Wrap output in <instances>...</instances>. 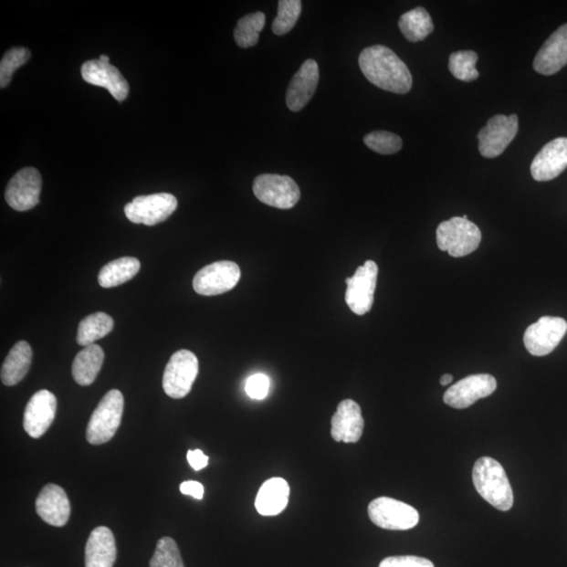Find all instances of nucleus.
<instances>
[{
  "mask_svg": "<svg viewBox=\"0 0 567 567\" xmlns=\"http://www.w3.org/2000/svg\"><path fill=\"white\" fill-rule=\"evenodd\" d=\"M150 567H185L178 545L173 538L160 539L151 559Z\"/></svg>",
  "mask_w": 567,
  "mask_h": 567,
  "instance_id": "nucleus-32",
  "label": "nucleus"
},
{
  "mask_svg": "<svg viewBox=\"0 0 567 567\" xmlns=\"http://www.w3.org/2000/svg\"><path fill=\"white\" fill-rule=\"evenodd\" d=\"M437 245L441 251H447L453 257H462L478 248L481 233L471 221L454 216L439 224L436 230Z\"/></svg>",
  "mask_w": 567,
  "mask_h": 567,
  "instance_id": "nucleus-4",
  "label": "nucleus"
},
{
  "mask_svg": "<svg viewBox=\"0 0 567 567\" xmlns=\"http://www.w3.org/2000/svg\"><path fill=\"white\" fill-rule=\"evenodd\" d=\"M377 276V265L370 260L360 266L352 278H346V303L353 313L363 315L373 308Z\"/></svg>",
  "mask_w": 567,
  "mask_h": 567,
  "instance_id": "nucleus-10",
  "label": "nucleus"
},
{
  "mask_svg": "<svg viewBox=\"0 0 567 567\" xmlns=\"http://www.w3.org/2000/svg\"><path fill=\"white\" fill-rule=\"evenodd\" d=\"M114 329V320L104 312H96L88 315L79 324L77 332L79 345L88 347L98 340L107 336Z\"/></svg>",
  "mask_w": 567,
  "mask_h": 567,
  "instance_id": "nucleus-28",
  "label": "nucleus"
},
{
  "mask_svg": "<svg viewBox=\"0 0 567 567\" xmlns=\"http://www.w3.org/2000/svg\"><path fill=\"white\" fill-rule=\"evenodd\" d=\"M518 129L520 119L517 115H497L489 119L478 134L481 155L488 159L500 156L513 142Z\"/></svg>",
  "mask_w": 567,
  "mask_h": 567,
  "instance_id": "nucleus-11",
  "label": "nucleus"
},
{
  "mask_svg": "<svg viewBox=\"0 0 567 567\" xmlns=\"http://www.w3.org/2000/svg\"><path fill=\"white\" fill-rule=\"evenodd\" d=\"M453 381V376L451 374H445L440 378L441 386H446V384L451 383Z\"/></svg>",
  "mask_w": 567,
  "mask_h": 567,
  "instance_id": "nucleus-39",
  "label": "nucleus"
},
{
  "mask_svg": "<svg viewBox=\"0 0 567 567\" xmlns=\"http://www.w3.org/2000/svg\"><path fill=\"white\" fill-rule=\"evenodd\" d=\"M142 264L136 257H123L104 265L98 276V282L103 289H113L135 278Z\"/></svg>",
  "mask_w": 567,
  "mask_h": 567,
  "instance_id": "nucleus-26",
  "label": "nucleus"
},
{
  "mask_svg": "<svg viewBox=\"0 0 567 567\" xmlns=\"http://www.w3.org/2000/svg\"><path fill=\"white\" fill-rule=\"evenodd\" d=\"M33 352L25 341L16 342L10 350L2 367V382L5 386H16L29 373Z\"/></svg>",
  "mask_w": 567,
  "mask_h": 567,
  "instance_id": "nucleus-24",
  "label": "nucleus"
},
{
  "mask_svg": "<svg viewBox=\"0 0 567 567\" xmlns=\"http://www.w3.org/2000/svg\"><path fill=\"white\" fill-rule=\"evenodd\" d=\"M360 68L374 86L395 94H407L412 88V75L405 63L389 47H369L359 58Z\"/></svg>",
  "mask_w": 567,
  "mask_h": 567,
  "instance_id": "nucleus-1",
  "label": "nucleus"
},
{
  "mask_svg": "<svg viewBox=\"0 0 567 567\" xmlns=\"http://www.w3.org/2000/svg\"><path fill=\"white\" fill-rule=\"evenodd\" d=\"M567 167V138L562 137L542 147L530 165L531 176L536 181L555 179Z\"/></svg>",
  "mask_w": 567,
  "mask_h": 567,
  "instance_id": "nucleus-17",
  "label": "nucleus"
},
{
  "mask_svg": "<svg viewBox=\"0 0 567 567\" xmlns=\"http://www.w3.org/2000/svg\"><path fill=\"white\" fill-rule=\"evenodd\" d=\"M269 386V378L260 373L250 376L245 389L250 398L261 401L268 395Z\"/></svg>",
  "mask_w": 567,
  "mask_h": 567,
  "instance_id": "nucleus-35",
  "label": "nucleus"
},
{
  "mask_svg": "<svg viewBox=\"0 0 567 567\" xmlns=\"http://www.w3.org/2000/svg\"><path fill=\"white\" fill-rule=\"evenodd\" d=\"M380 567H434V564L422 557L394 556L383 559Z\"/></svg>",
  "mask_w": 567,
  "mask_h": 567,
  "instance_id": "nucleus-36",
  "label": "nucleus"
},
{
  "mask_svg": "<svg viewBox=\"0 0 567 567\" xmlns=\"http://www.w3.org/2000/svg\"><path fill=\"white\" fill-rule=\"evenodd\" d=\"M103 361L104 352L100 345L93 344L84 347L76 355L73 362L72 375L74 381L84 387L92 384L100 373Z\"/></svg>",
  "mask_w": 567,
  "mask_h": 567,
  "instance_id": "nucleus-25",
  "label": "nucleus"
},
{
  "mask_svg": "<svg viewBox=\"0 0 567 567\" xmlns=\"http://www.w3.org/2000/svg\"><path fill=\"white\" fill-rule=\"evenodd\" d=\"M320 79L317 61L306 60L293 76L286 93L287 107L292 111H299L311 100L317 90Z\"/></svg>",
  "mask_w": 567,
  "mask_h": 567,
  "instance_id": "nucleus-19",
  "label": "nucleus"
},
{
  "mask_svg": "<svg viewBox=\"0 0 567 567\" xmlns=\"http://www.w3.org/2000/svg\"><path fill=\"white\" fill-rule=\"evenodd\" d=\"M37 512L46 523L56 528L66 525L71 515V504L65 489L59 486H46L37 499Z\"/></svg>",
  "mask_w": 567,
  "mask_h": 567,
  "instance_id": "nucleus-20",
  "label": "nucleus"
},
{
  "mask_svg": "<svg viewBox=\"0 0 567 567\" xmlns=\"http://www.w3.org/2000/svg\"><path fill=\"white\" fill-rule=\"evenodd\" d=\"M363 142L370 150L382 153V155H392V153L401 151L403 147L402 138L386 131L370 132L363 138Z\"/></svg>",
  "mask_w": 567,
  "mask_h": 567,
  "instance_id": "nucleus-34",
  "label": "nucleus"
},
{
  "mask_svg": "<svg viewBox=\"0 0 567 567\" xmlns=\"http://www.w3.org/2000/svg\"><path fill=\"white\" fill-rule=\"evenodd\" d=\"M368 515L371 521L383 530H407L419 522V514L415 508L389 497L371 501Z\"/></svg>",
  "mask_w": 567,
  "mask_h": 567,
  "instance_id": "nucleus-7",
  "label": "nucleus"
},
{
  "mask_svg": "<svg viewBox=\"0 0 567 567\" xmlns=\"http://www.w3.org/2000/svg\"><path fill=\"white\" fill-rule=\"evenodd\" d=\"M473 483L482 499L497 509L508 512L513 508V489L499 461L491 457H482L476 461Z\"/></svg>",
  "mask_w": 567,
  "mask_h": 567,
  "instance_id": "nucleus-2",
  "label": "nucleus"
},
{
  "mask_svg": "<svg viewBox=\"0 0 567 567\" xmlns=\"http://www.w3.org/2000/svg\"><path fill=\"white\" fill-rule=\"evenodd\" d=\"M365 422L359 404L352 399L340 403L331 419V436L338 443L355 444L362 438Z\"/></svg>",
  "mask_w": 567,
  "mask_h": 567,
  "instance_id": "nucleus-18",
  "label": "nucleus"
},
{
  "mask_svg": "<svg viewBox=\"0 0 567 567\" xmlns=\"http://www.w3.org/2000/svg\"><path fill=\"white\" fill-rule=\"evenodd\" d=\"M180 491L182 494L192 496L198 500L205 497V487L198 481L189 480L181 483Z\"/></svg>",
  "mask_w": 567,
  "mask_h": 567,
  "instance_id": "nucleus-37",
  "label": "nucleus"
},
{
  "mask_svg": "<svg viewBox=\"0 0 567 567\" xmlns=\"http://www.w3.org/2000/svg\"><path fill=\"white\" fill-rule=\"evenodd\" d=\"M178 207L174 195L166 193L139 195L124 207L126 218L135 224L147 226L164 222Z\"/></svg>",
  "mask_w": 567,
  "mask_h": 567,
  "instance_id": "nucleus-6",
  "label": "nucleus"
},
{
  "mask_svg": "<svg viewBox=\"0 0 567 567\" xmlns=\"http://www.w3.org/2000/svg\"><path fill=\"white\" fill-rule=\"evenodd\" d=\"M567 65V24L552 33L536 55L535 71L545 76L554 75Z\"/></svg>",
  "mask_w": 567,
  "mask_h": 567,
  "instance_id": "nucleus-21",
  "label": "nucleus"
},
{
  "mask_svg": "<svg viewBox=\"0 0 567 567\" xmlns=\"http://www.w3.org/2000/svg\"><path fill=\"white\" fill-rule=\"evenodd\" d=\"M187 460L194 471H200L208 466V457L201 450L188 451Z\"/></svg>",
  "mask_w": 567,
  "mask_h": 567,
  "instance_id": "nucleus-38",
  "label": "nucleus"
},
{
  "mask_svg": "<svg viewBox=\"0 0 567 567\" xmlns=\"http://www.w3.org/2000/svg\"><path fill=\"white\" fill-rule=\"evenodd\" d=\"M302 12V2L299 0H281L278 2V16L272 24V32L278 37L289 33Z\"/></svg>",
  "mask_w": 567,
  "mask_h": 567,
  "instance_id": "nucleus-31",
  "label": "nucleus"
},
{
  "mask_svg": "<svg viewBox=\"0 0 567 567\" xmlns=\"http://www.w3.org/2000/svg\"><path fill=\"white\" fill-rule=\"evenodd\" d=\"M478 55L473 51H459L452 53L449 59V68L455 79L471 82L478 79L479 73L476 68Z\"/></svg>",
  "mask_w": 567,
  "mask_h": 567,
  "instance_id": "nucleus-30",
  "label": "nucleus"
},
{
  "mask_svg": "<svg viewBox=\"0 0 567 567\" xmlns=\"http://www.w3.org/2000/svg\"><path fill=\"white\" fill-rule=\"evenodd\" d=\"M124 397L121 391L110 390L105 394L90 416L87 440L90 445L108 443L121 425Z\"/></svg>",
  "mask_w": 567,
  "mask_h": 567,
  "instance_id": "nucleus-3",
  "label": "nucleus"
},
{
  "mask_svg": "<svg viewBox=\"0 0 567 567\" xmlns=\"http://www.w3.org/2000/svg\"><path fill=\"white\" fill-rule=\"evenodd\" d=\"M117 548L114 534L107 527L90 533L86 546V567H114Z\"/></svg>",
  "mask_w": 567,
  "mask_h": 567,
  "instance_id": "nucleus-22",
  "label": "nucleus"
},
{
  "mask_svg": "<svg viewBox=\"0 0 567 567\" xmlns=\"http://www.w3.org/2000/svg\"><path fill=\"white\" fill-rule=\"evenodd\" d=\"M265 14L251 13L237 21L234 37L236 45L243 48L255 47L258 42V34L264 29Z\"/></svg>",
  "mask_w": 567,
  "mask_h": 567,
  "instance_id": "nucleus-29",
  "label": "nucleus"
},
{
  "mask_svg": "<svg viewBox=\"0 0 567 567\" xmlns=\"http://www.w3.org/2000/svg\"><path fill=\"white\" fill-rule=\"evenodd\" d=\"M41 186V174L37 168L26 167L10 180L5 201L17 212H26L38 205Z\"/></svg>",
  "mask_w": 567,
  "mask_h": 567,
  "instance_id": "nucleus-13",
  "label": "nucleus"
},
{
  "mask_svg": "<svg viewBox=\"0 0 567 567\" xmlns=\"http://www.w3.org/2000/svg\"><path fill=\"white\" fill-rule=\"evenodd\" d=\"M497 389L495 377L489 374H475L453 384L446 390L444 402L455 409L471 407L481 398L492 395Z\"/></svg>",
  "mask_w": 567,
  "mask_h": 567,
  "instance_id": "nucleus-14",
  "label": "nucleus"
},
{
  "mask_svg": "<svg viewBox=\"0 0 567 567\" xmlns=\"http://www.w3.org/2000/svg\"><path fill=\"white\" fill-rule=\"evenodd\" d=\"M566 332L565 320L542 317L525 331L524 346L531 355L545 356L554 352Z\"/></svg>",
  "mask_w": 567,
  "mask_h": 567,
  "instance_id": "nucleus-12",
  "label": "nucleus"
},
{
  "mask_svg": "<svg viewBox=\"0 0 567 567\" xmlns=\"http://www.w3.org/2000/svg\"><path fill=\"white\" fill-rule=\"evenodd\" d=\"M100 59L103 62H110L109 56L107 55H101Z\"/></svg>",
  "mask_w": 567,
  "mask_h": 567,
  "instance_id": "nucleus-40",
  "label": "nucleus"
},
{
  "mask_svg": "<svg viewBox=\"0 0 567 567\" xmlns=\"http://www.w3.org/2000/svg\"><path fill=\"white\" fill-rule=\"evenodd\" d=\"M30 58L31 52L26 47H13L6 52L0 62V87H8L16 69L26 65Z\"/></svg>",
  "mask_w": 567,
  "mask_h": 567,
  "instance_id": "nucleus-33",
  "label": "nucleus"
},
{
  "mask_svg": "<svg viewBox=\"0 0 567 567\" xmlns=\"http://www.w3.org/2000/svg\"><path fill=\"white\" fill-rule=\"evenodd\" d=\"M198 374V357L189 350H179L172 355L164 371L163 384L165 394L173 399L185 397L192 391Z\"/></svg>",
  "mask_w": 567,
  "mask_h": 567,
  "instance_id": "nucleus-5",
  "label": "nucleus"
},
{
  "mask_svg": "<svg viewBox=\"0 0 567 567\" xmlns=\"http://www.w3.org/2000/svg\"><path fill=\"white\" fill-rule=\"evenodd\" d=\"M241 278V269L236 263L220 261L203 268L194 276L193 287L201 296L213 297L234 289Z\"/></svg>",
  "mask_w": 567,
  "mask_h": 567,
  "instance_id": "nucleus-9",
  "label": "nucleus"
},
{
  "mask_svg": "<svg viewBox=\"0 0 567 567\" xmlns=\"http://www.w3.org/2000/svg\"><path fill=\"white\" fill-rule=\"evenodd\" d=\"M81 75L84 81L109 89L118 101H124L129 95V83L119 69L110 62L100 59L83 63Z\"/></svg>",
  "mask_w": 567,
  "mask_h": 567,
  "instance_id": "nucleus-16",
  "label": "nucleus"
},
{
  "mask_svg": "<svg viewBox=\"0 0 567 567\" xmlns=\"http://www.w3.org/2000/svg\"><path fill=\"white\" fill-rule=\"evenodd\" d=\"M399 30L411 42L423 41L434 30L430 14L422 6L404 13L398 21Z\"/></svg>",
  "mask_w": 567,
  "mask_h": 567,
  "instance_id": "nucleus-27",
  "label": "nucleus"
},
{
  "mask_svg": "<svg viewBox=\"0 0 567 567\" xmlns=\"http://www.w3.org/2000/svg\"><path fill=\"white\" fill-rule=\"evenodd\" d=\"M58 410V399L47 390H40L27 403L24 429L32 438H40L50 428Z\"/></svg>",
  "mask_w": 567,
  "mask_h": 567,
  "instance_id": "nucleus-15",
  "label": "nucleus"
},
{
  "mask_svg": "<svg viewBox=\"0 0 567 567\" xmlns=\"http://www.w3.org/2000/svg\"><path fill=\"white\" fill-rule=\"evenodd\" d=\"M290 488L283 478H275L263 483L256 499V509L262 516L282 513L289 504Z\"/></svg>",
  "mask_w": 567,
  "mask_h": 567,
  "instance_id": "nucleus-23",
  "label": "nucleus"
},
{
  "mask_svg": "<svg viewBox=\"0 0 567 567\" xmlns=\"http://www.w3.org/2000/svg\"><path fill=\"white\" fill-rule=\"evenodd\" d=\"M254 193L264 205L279 209L296 206L300 198L296 182L289 176L276 173L257 176L254 182Z\"/></svg>",
  "mask_w": 567,
  "mask_h": 567,
  "instance_id": "nucleus-8",
  "label": "nucleus"
}]
</instances>
